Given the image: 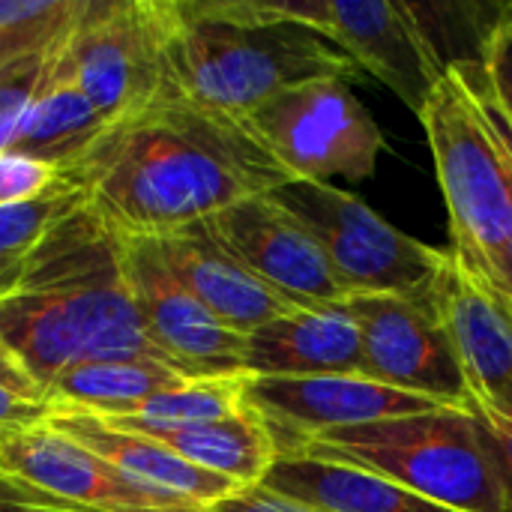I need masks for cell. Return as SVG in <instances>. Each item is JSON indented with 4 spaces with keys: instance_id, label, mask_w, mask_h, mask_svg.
I'll use <instances>...</instances> for the list:
<instances>
[{
    "instance_id": "obj_18",
    "label": "cell",
    "mask_w": 512,
    "mask_h": 512,
    "mask_svg": "<svg viewBox=\"0 0 512 512\" xmlns=\"http://www.w3.org/2000/svg\"><path fill=\"white\" fill-rule=\"evenodd\" d=\"M48 426L57 429L60 435L72 438L75 444H81L84 450L105 459L111 468H117L120 474H126L129 480H135L147 489H156V492H165V495H174V498H183L192 504H204V507L219 504V501L231 498L234 492H240V486H234L231 480L189 465L186 459H180L159 441L114 429L96 417L51 414Z\"/></svg>"
},
{
    "instance_id": "obj_15",
    "label": "cell",
    "mask_w": 512,
    "mask_h": 512,
    "mask_svg": "<svg viewBox=\"0 0 512 512\" xmlns=\"http://www.w3.org/2000/svg\"><path fill=\"white\" fill-rule=\"evenodd\" d=\"M171 276L228 330L249 336L267 321L303 309L249 273L204 222L153 237Z\"/></svg>"
},
{
    "instance_id": "obj_20",
    "label": "cell",
    "mask_w": 512,
    "mask_h": 512,
    "mask_svg": "<svg viewBox=\"0 0 512 512\" xmlns=\"http://www.w3.org/2000/svg\"><path fill=\"white\" fill-rule=\"evenodd\" d=\"M108 126L111 123L90 105V99L57 57L54 72L24 108L6 150L51 165L63 177L102 138Z\"/></svg>"
},
{
    "instance_id": "obj_29",
    "label": "cell",
    "mask_w": 512,
    "mask_h": 512,
    "mask_svg": "<svg viewBox=\"0 0 512 512\" xmlns=\"http://www.w3.org/2000/svg\"><path fill=\"white\" fill-rule=\"evenodd\" d=\"M465 408L477 417V423L486 432L492 456H495V462H498V468L504 474V483H507L512 512V411L504 408L501 402H495L489 396H480V393H471V390H468Z\"/></svg>"
},
{
    "instance_id": "obj_2",
    "label": "cell",
    "mask_w": 512,
    "mask_h": 512,
    "mask_svg": "<svg viewBox=\"0 0 512 512\" xmlns=\"http://www.w3.org/2000/svg\"><path fill=\"white\" fill-rule=\"evenodd\" d=\"M0 339L42 393L60 372L93 360L168 363L129 294L120 234L87 201L42 237L0 297Z\"/></svg>"
},
{
    "instance_id": "obj_32",
    "label": "cell",
    "mask_w": 512,
    "mask_h": 512,
    "mask_svg": "<svg viewBox=\"0 0 512 512\" xmlns=\"http://www.w3.org/2000/svg\"><path fill=\"white\" fill-rule=\"evenodd\" d=\"M0 390L18 396V399H27V402H39L45 405L42 399V390L36 387V381L27 375V369L18 363V357L6 348V342L0 339Z\"/></svg>"
},
{
    "instance_id": "obj_1",
    "label": "cell",
    "mask_w": 512,
    "mask_h": 512,
    "mask_svg": "<svg viewBox=\"0 0 512 512\" xmlns=\"http://www.w3.org/2000/svg\"><path fill=\"white\" fill-rule=\"evenodd\" d=\"M63 180L81 189L117 234L162 237L237 201L270 195L291 183V174L246 120L162 96L111 123Z\"/></svg>"
},
{
    "instance_id": "obj_9",
    "label": "cell",
    "mask_w": 512,
    "mask_h": 512,
    "mask_svg": "<svg viewBox=\"0 0 512 512\" xmlns=\"http://www.w3.org/2000/svg\"><path fill=\"white\" fill-rule=\"evenodd\" d=\"M0 480L66 512H207L147 489L45 423L0 426Z\"/></svg>"
},
{
    "instance_id": "obj_34",
    "label": "cell",
    "mask_w": 512,
    "mask_h": 512,
    "mask_svg": "<svg viewBox=\"0 0 512 512\" xmlns=\"http://www.w3.org/2000/svg\"><path fill=\"white\" fill-rule=\"evenodd\" d=\"M0 512H66V510L48 507V504H42V501H36V498L24 495L18 486H12V483L0 480Z\"/></svg>"
},
{
    "instance_id": "obj_30",
    "label": "cell",
    "mask_w": 512,
    "mask_h": 512,
    "mask_svg": "<svg viewBox=\"0 0 512 512\" xmlns=\"http://www.w3.org/2000/svg\"><path fill=\"white\" fill-rule=\"evenodd\" d=\"M480 63H483V72H486L492 93L498 96V102L512 117V6L504 15V21L495 27Z\"/></svg>"
},
{
    "instance_id": "obj_5",
    "label": "cell",
    "mask_w": 512,
    "mask_h": 512,
    "mask_svg": "<svg viewBox=\"0 0 512 512\" xmlns=\"http://www.w3.org/2000/svg\"><path fill=\"white\" fill-rule=\"evenodd\" d=\"M450 210V255L486 288L512 300V219L489 123L456 69L417 114Z\"/></svg>"
},
{
    "instance_id": "obj_6",
    "label": "cell",
    "mask_w": 512,
    "mask_h": 512,
    "mask_svg": "<svg viewBox=\"0 0 512 512\" xmlns=\"http://www.w3.org/2000/svg\"><path fill=\"white\" fill-rule=\"evenodd\" d=\"M243 120L291 180L357 183L375 174L384 150L381 126L354 96L348 78L294 84Z\"/></svg>"
},
{
    "instance_id": "obj_21",
    "label": "cell",
    "mask_w": 512,
    "mask_h": 512,
    "mask_svg": "<svg viewBox=\"0 0 512 512\" xmlns=\"http://www.w3.org/2000/svg\"><path fill=\"white\" fill-rule=\"evenodd\" d=\"M183 381V372L150 357L93 360L60 372L42 396L51 414H87L105 420L135 414L147 399Z\"/></svg>"
},
{
    "instance_id": "obj_17",
    "label": "cell",
    "mask_w": 512,
    "mask_h": 512,
    "mask_svg": "<svg viewBox=\"0 0 512 512\" xmlns=\"http://www.w3.org/2000/svg\"><path fill=\"white\" fill-rule=\"evenodd\" d=\"M243 366L252 378L366 375L360 333L342 303L294 309L252 330Z\"/></svg>"
},
{
    "instance_id": "obj_16",
    "label": "cell",
    "mask_w": 512,
    "mask_h": 512,
    "mask_svg": "<svg viewBox=\"0 0 512 512\" xmlns=\"http://www.w3.org/2000/svg\"><path fill=\"white\" fill-rule=\"evenodd\" d=\"M432 297L450 330L465 384L512 411L510 300L477 282L450 252L432 279Z\"/></svg>"
},
{
    "instance_id": "obj_27",
    "label": "cell",
    "mask_w": 512,
    "mask_h": 512,
    "mask_svg": "<svg viewBox=\"0 0 512 512\" xmlns=\"http://www.w3.org/2000/svg\"><path fill=\"white\" fill-rule=\"evenodd\" d=\"M456 69L465 84L471 87L486 123H489V132H492V141H495V150H498V159H501V171H504V183H507V201H510V219H512V117L504 111V105L498 102V96L492 93L489 81H486V72H483V63H459V66H450Z\"/></svg>"
},
{
    "instance_id": "obj_10",
    "label": "cell",
    "mask_w": 512,
    "mask_h": 512,
    "mask_svg": "<svg viewBox=\"0 0 512 512\" xmlns=\"http://www.w3.org/2000/svg\"><path fill=\"white\" fill-rule=\"evenodd\" d=\"M342 309L357 324L369 378L444 405H465V372L432 285L417 294H351Z\"/></svg>"
},
{
    "instance_id": "obj_14",
    "label": "cell",
    "mask_w": 512,
    "mask_h": 512,
    "mask_svg": "<svg viewBox=\"0 0 512 512\" xmlns=\"http://www.w3.org/2000/svg\"><path fill=\"white\" fill-rule=\"evenodd\" d=\"M204 225L249 273L291 303L312 309L339 306L348 297L312 231L273 195L237 201Z\"/></svg>"
},
{
    "instance_id": "obj_25",
    "label": "cell",
    "mask_w": 512,
    "mask_h": 512,
    "mask_svg": "<svg viewBox=\"0 0 512 512\" xmlns=\"http://www.w3.org/2000/svg\"><path fill=\"white\" fill-rule=\"evenodd\" d=\"M84 201V192L63 180L42 198L0 207V297L15 288L24 264L30 261L42 237Z\"/></svg>"
},
{
    "instance_id": "obj_28",
    "label": "cell",
    "mask_w": 512,
    "mask_h": 512,
    "mask_svg": "<svg viewBox=\"0 0 512 512\" xmlns=\"http://www.w3.org/2000/svg\"><path fill=\"white\" fill-rule=\"evenodd\" d=\"M60 183H63V177L51 165L0 150V207L42 198L45 192L57 189Z\"/></svg>"
},
{
    "instance_id": "obj_26",
    "label": "cell",
    "mask_w": 512,
    "mask_h": 512,
    "mask_svg": "<svg viewBox=\"0 0 512 512\" xmlns=\"http://www.w3.org/2000/svg\"><path fill=\"white\" fill-rule=\"evenodd\" d=\"M81 6L84 0H0V66L63 39Z\"/></svg>"
},
{
    "instance_id": "obj_31",
    "label": "cell",
    "mask_w": 512,
    "mask_h": 512,
    "mask_svg": "<svg viewBox=\"0 0 512 512\" xmlns=\"http://www.w3.org/2000/svg\"><path fill=\"white\" fill-rule=\"evenodd\" d=\"M207 512H315L303 504H294L288 498H279L261 486H252V489H240L234 492L231 498L219 501V504H210Z\"/></svg>"
},
{
    "instance_id": "obj_12",
    "label": "cell",
    "mask_w": 512,
    "mask_h": 512,
    "mask_svg": "<svg viewBox=\"0 0 512 512\" xmlns=\"http://www.w3.org/2000/svg\"><path fill=\"white\" fill-rule=\"evenodd\" d=\"M123 276L150 342L186 378L246 372V336L216 321L162 264L153 237L120 234Z\"/></svg>"
},
{
    "instance_id": "obj_3",
    "label": "cell",
    "mask_w": 512,
    "mask_h": 512,
    "mask_svg": "<svg viewBox=\"0 0 512 512\" xmlns=\"http://www.w3.org/2000/svg\"><path fill=\"white\" fill-rule=\"evenodd\" d=\"M357 66L270 0H165L168 96L246 117L303 81L351 78Z\"/></svg>"
},
{
    "instance_id": "obj_4",
    "label": "cell",
    "mask_w": 512,
    "mask_h": 512,
    "mask_svg": "<svg viewBox=\"0 0 512 512\" xmlns=\"http://www.w3.org/2000/svg\"><path fill=\"white\" fill-rule=\"evenodd\" d=\"M282 456L357 465L456 512H510L504 474L465 405L324 432Z\"/></svg>"
},
{
    "instance_id": "obj_13",
    "label": "cell",
    "mask_w": 512,
    "mask_h": 512,
    "mask_svg": "<svg viewBox=\"0 0 512 512\" xmlns=\"http://www.w3.org/2000/svg\"><path fill=\"white\" fill-rule=\"evenodd\" d=\"M246 405L270 429L279 456L324 432L447 408L444 402L405 393L369 375H324V378H252L249 375Z\"/></svg>"
},
{
    "instance_id": "obj_11",
    "label": "cell",
    "mask_w": 512,
    "mask_h": 512,
    "mask_svg": "<svg viewBox=\"0 0 512 512\" xmlns=\"http://www.w3.org/2000/svg\"><path fill=\"white\" fill-rule=\"evenodd\" d=\"M282 15L336 45L357 69L384 81L414 114L423 111L444 66L426 42L411 3L387 0H270Z\"/></svg>"
},
{
    "instance_id": "obj_22",
    "label": "cell",
    "mask_w": 512,
    "mask_h": 512,
    "mask_svg": "<svg viewBox=\"0 0 512 512\" xmlns=\"http://www.w3.org/2000/svg\"><path fill=\"white\" fill-rule=\"evenodd\" d=\"M135 435L159 441L189 465L225 477L240 489L261 486V480L267 477V471L279 456L270 429L249 405L246 411L228 420L168 429V432H135Z\"/></svg>"
},
{
    "instance_id": "obj_23",
    "label": "cell",
    "mask_w": 512,
    "mask_h": 512,
    "mask_svg": "<svg viewBox=\"0 0 512 512\" xmlns=\"http://www.w3.org/2000/svg\"><path fill=\"white\" fill-rule=\"evenodd\" d=\"M246 381L249 372L240 375H216V378H186L183 384L156 393L135 414L123 417H96L123 432H168L201 423L228 420L246 411Z\"/></svg>"
},
{
    "instance_id": "obj_35",
    "label": "cell",
    "mask_w": 512,
    "mask_h": 512,
    "mask_svg": "<svg viewBox=\"0 0 512 512\" xmlns=\"http://www.w3.org/2000/svg\"><path fill=\"white\" fill-rule=\"evenodd\" d=\"M510 309H512V300H510Z\"/></svg>"
},
{
    "instance_id": "obj_7",
    "label": "cell",
    "mask_w": 512,
    "mask_h": 512,
    "mask_svg": "<svg viewBox=\"0 0 512 512\" xmlns=\"http://www.w3.org/2000/svg\"><path fill=\"white\" fill-rule=\"evenodd\" d=\"M270 195L312 231L348 297L426 291L444 261L441 249L408 237L333 183L291 180Z\"/></svg>"
},
{
    "instance_id": "obj_33",
    "label": "cell",
    "mask_w": 512,
    "mask_h": 512,
    "mask_svg": "<svg viewBox=\"0 0 512 512\" xmlns=\"http://www.w3.org/2000/svg\"><path fill=\"white\" fill-rule=\"evenodd\" d=\"M48 417H51L48 405L27 402L0 390V426H33V423H45Z\"/></svg>"
},
{
    "instance_id": "obj_24",
    "label": "cell",
    "mask_w": 512,
    "mask_h": 512,
    "mask_svg": "<svg viewBox=\"0 0 512 512\" xmlns=\"http://www.w3.org/2000/svg\"><path fill=\"white\" fill-rule=\"evenodd\" d=\"M512 3H411L414 18L444 69L480 63Z\"/></svg>"
},
{
    "instance_id": "obj_8",
    "label": "cell",
    "mask_w": 512,
    "mask_h": 512,
    "mask_svg": "<svg viewBox=\"0 0 512 512\" xmlns=\"http://www.w3.org/2000/svg\"><path fill=\"white\" fill-rule=\"evenodd\" d=\"M60 63L108 123L153 105L168 96L165 0H84Z\"/></svg>"
},
{
    "instance_id": "obj_19",
    "label": "cell",
    "mask_w": 512,
    "mask_h": 512,
    "mask_svg": "<svg viewBox=\"0 0 512 512\" xmlns=\"http://www.w3.org/2000/svg\"><path fill=\"white\" fill-rule=\"evenodd\" d=\"M261 489L315 512H456L375 471L315 456H279Z\"/></svg>"
}]
</instances>
